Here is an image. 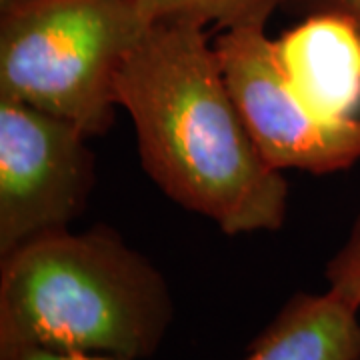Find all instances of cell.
<instances>
[{"instance_id": "obj_1", "label": "cell", "mask_w": 360, "mask_h": 360, "mask_svg": "<svg viewBox=\"0 0 360 360\" xmlns=\"http://www.w3.org/2000/svg\"><path fill=\"white\" fill-rule=\"evenodd\" d=\"M142 168L170 200L229 236L281 231L284 172L246 127L205 26L148 25L116 78Z\"/></svg>"}, {"instance_id": "obj_2", "label": "cell", "mask_w": 360, "mask_h": 360, "mask_svg": "<svg viewBox=\"0 0 360 360\" xmlns=\"http://www.w3.org/2000/svg\"><path fill=\"white\" fill-rule=\"evenodd\" d=\"M172 321L165 274L108 226L46 234L0 258V354L42 347L148 360Z\"/></svg>"}, {"instance_id": "obj_3", "label": "cell", "mask_w": 360, "mask_h": 360, "mask_svg": "<svg viewBox=\"0 0 360 360\" xmlns=\"http://www.w3.org/2000/svg\"><path fill=\"white\" fill-rule=\"evenodd\" d=\"M146 26L132 0H32L2 14L0 98L103 136L118 108V72Z\"/></svg>"}, {"instance_id": "obj_4", "label": "cell", "mask_w": 360, "mask_h": 360, "mask_svg": "<svg viewBox=\"0 0 360 360\" xmlns=\"http://www.w3.org/2000/svg\"><path fill=\"white\" fill-rule=\"evenodd\" d=\"M89 141L65 118L0 98V258L82 214L96 180Z\"/></svg>"}, {"instance_id": "obj_5", "label": "cell", "mask_w": 360, "mask_h": 360, "mask_svg": "<svg viewBox=\"0 0 360 360\" xmlns=\"http://www.w3.org/2000/svg\"><path fill=\"white\" fill-rule=\"evenodd\" d=\"M214 49L262 156L276 170L333 174L360 160V116H322L298 98L276 60L266 25L222 30Z\"/></svg>"}, {"instance_id": "obj_6", "label": "cell", "mask_w": 360, "mask_h": 360, "mask_svg": "<svg viewBox=\"0 0 360 360\" xmlns=\"http://www.w3.org/2000/svg\"><path fill=\"white\" fill-rule=\"evenodd\" d=\"M276 60L314 112L352 118L360 110V28L335 13L302 16L274 39Z\"/></svg>"}, {"instance_id": "obj_7", "label": "cell", "mask_w": 360, "mask_h": 360, "mask_svg": "<svg viewBox=\"0 0 360 360\" xmlns=\"http://www.w3.org/2000/svg\"><path fill=\"white\" fill-rule=\"evenodd\" d=\"M243 360H360L359 309L328 288L322 295L296 292Z\"/></svg>"}, {"instance_id": "obj_8", "label": "cell", "mask_w": 360, "mask_h": 360, "mask_svg": "<svg viewBox=\"0 0 360 360\" xmlns=\"http://www.w3.org/2000/svg\"><path fill=\"white\" fill-rule=\"evenodd\" d=\"M286 0H132V6L144 25L156 22H193L219 26L266 25L270 14Z\"/></svg>"}, {"instance_id": "obj_9", "label": "cell", "mask_w": 360, "mask_h": 360, "mask_svg": "<svg viewBox=\"0 0 360 360\" xmlns=\"http://www.w3.org/2000/svg\"><path fill=\"white\" fill-rule=\"evenodd\" d=\"M328 290L360 310V212L350 224L345 243L326 262Z\"/></svg>"}, {"instance_id": "obj_10", "label": "cell", "mask_w": 360, "mask_h": 360, "mask_svg": "<svg viewBox=\"0 0 360 360\" xmlns=\"http://www.w3.org/2000/svg\"><path fill=\"white\" fill-rule=\"evenodd\" d=\"M284 8L298 18L314 13L342 14L360 28V0H286Z\"/></svg>"}, {"instance_id": "obj_11", "label": "cell", "mask_w": 360, "mask_h": 360, "mask_svg": "<svg viewBox=\"0 0 360 360\" xmlns=\"http://www.w3.org/2000/svg\"><path fill=\"white\" fill-rule=\"evenodd\" d=\"M0 360H122L104 354L89 352H68V350H52L42 347H25L0 354Z\"/></svg>"}, {"instance_id": "obj_12", "label": "cell", "mask_w": 360, "mask_h": 360, "mask_svg": "<svg viewBox=\"0 0 360 360\" xmlns=\"http://www.w3.org/2000/svg\"><path fill=\"white\" fill-rule=\"evenodd\" d=\"M28 2H32V0H0V16L2 14L14 13V11L22 8Z\"/></svg>"}]
</instances>
